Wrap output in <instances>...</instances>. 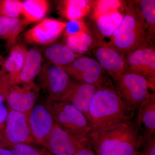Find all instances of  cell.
Instances as JSON below:
<instances>
[{
    "label": "cell",
    "mask_w": 155,
    "mask_h": 155,
    "mask_svg": "<svg viewBox=\"0 0 155 155\" xmlns=\"http://www.w3.org/2000/svg\"><path fill=\"white\" fill-rule=\"evenodd\" d=\"M136 122L142 128L146 138L155 135V96L153 93L137 109Z\"/></svg>",
    "instance_id": "cell-16"
},
{
    "label": "cell",
    "mask_w": 155,
    "mask_h": 155,
    "mask_svg": "<svg viewBox=\"0 0 155 155\" xmlns=\"http://www.w3.org/2000/svg\"><path fill=\"white\" fill-rule=\"evenodd\" d=\"M136 7L145 26L148 36L155 32V1L141 0L138 1Z\"/></svg>",
    "instance_id": "cell-24"
},
{
    "label": "cell",
    "mask_w": 155,
    "mask_h": 155,
    "mask_svg": "<svg viewBox=\"0 0 155 155\" xmlns=\"http://www.w3.org/2000/svg\"><path fill=\"white\" fill-rule=\"evenodd\" d=\"M5 59L2 56L0 55V72L3 71L4 69V64H5Z\"/></svg>",
    "instance_id": "cell-34"
},
{
    "label": "cell",
    "mask_w": 155,
    "mask_h": 155,
    "mask_svg": "<svg viewBox=\"0 0 155 155\" xmlns=\"http://www.w3.org/2000/svg\"><path fill=\"white\" fill-rule=\"evenodd\" d=\"M149 42L130 51L125 55V72L137 73L148 80L155 91V51Z\"/></svg>",
    "instance_id": "cell-7"
},
{
    "label": "cell",
    "mask_w": 155,
    "mask_h": 155,
    "mask_svg": "<svg viewBox=\"0 0 155 155\" xmlns=\"http://www.w3.org/2000/svg\"><path fill=\"white\" fill-rule=\"evenodd\" d=\"M28 51L24 46L16 45L12 48L9 57L5 60L4 69L15 81H18Z\"/></svg>",
    "instance_id": "cell-18"
},
{
    "label": "cell",
    "mask_w": 155,
    "mask_h": 155,
    "mask_svg": "<svg viewBox=\"0 0 155 155\" xmlns=\"http://www.w3.org/2000/svg\"><path fill=\"white\" fill-rule=\"evenodd\" d=\"M48 2L45 0H26L22 3L21 14L28 24L42 19L47 13Z\"/></svg>",
    "instance_id": "cell-22"
},
{
    "label": "cell",
    "mask_w": 155,
    "mask_h": 155,
    "mask_svg": "<svg viewBox=\"0 0 155 155\" xmlns=\"http://www.w3.org/2000/svg\"><path fill=\"white\" fill-rule=\"evenodd\" d=\"M26 114L35 143L43 146L56 123L51 111L44 104H38Z\"/></svg>",
    "instance_id": "cell-10"
},
{
    "label": "cell",
    "mask_w": 155,
    "mask_h": 155,
    "mask_svg": "<svg viewBox=\"0 0 155 155\" xmlns=\"http://www.w3.org/2000/svg\"><path fill=\"white\" fill-rule=\"evenodd\" d=\"M28 24L23 19L0 16V39L6 41L8 46H12Z\"/></svg>",
    "instance_id": "cell-21"
},
{
    "label": "cell",
    "mask_w": 155,
    "mask_h": 155,
    "mask_svg": "<svg viewBox=\"0 0 155 155\" xmlns=\"http://www.w3.org/2000/svg\"><path fill=\"white\" fill-rule=\"evenodd\" d=\"M67 22L54 19H45L31 28L24 35L29 43L48 45L51 43L65 30Z\"/></svg>",
    "instance_id": "cell-14"
},
{
    "label": "cell",
    "mask_w": 155,
    "mask_h": 155,
    "mask_svg": "<svg viewBox=\"0 0 155 155\" xmlns=\"http://www.w3.org/2000/svg\"><path fill=\"white\" fill-rule=\"evenodd\" d=\"M98 87L93 84L77 81L67 101L82 113L88 120L90 105Z\"/></svg>",
    "instance_id": "cell-15"
},
{
    "label": "cell",
    "mask_w": 155,
    "mask_h": 155,
    "mask_svg": "<svg viewBox=\"0 0 155 155\" xmlns=\"http://www.w3.org/2000/svg\"><path fill=\"white\" fill-rule=\"evenodd\" d=\"M64 30L66 38L87 32L86 26L81 20H69Z\"/></svg>",
    "instance_id": "cell-29"
},
{
    "label": "cell",
    "mask_w": 155,
    "mask_h": 155,
    "mask_svg": "<svg viewBox=\"0 0 155 155\" xmlns=\"http://www.w3.org/2000/svg\"><path fill=\"white\" fill-rule=\"evenodd\" d=\"M116 90L133 110H137L153 93L148 80L144 76L125 72L114 80Z\"/></svg>",
    "instance_id": "cell-6"
},
{
    "label": "cell",
    "mask_w": 155,
    "mask_h": 155,
    "mask_svg": "<svg viewBox=\"0 0 155 155\" xmlns=\"http://www.w3.org/2000/svg\"><path fill=\"white\" fill-rule=\"evenodd\" d=\"M39 89L38 85L33 81L12 83L6 98L10 110L27 114L34 107Z\"/></svg>",
    "instance_id": "cell-11"
},
{
    "label": "cell",
    "mask_w": 155,
    "mask_h": 155,
    "mask_svg": "<svg viewBox=\"0 0 155 155\" xmlns=\"http://www.w3.org/2000/svg\"><path fill=\"white\" fill-rule=\"evenodd\" d=\"M123 17L124 14L119 10L103 14L95 19L99 33L104 38L110 40L109 45L119 28Z\"/></svg>",
    "instance_id": "cell-17"
},
{
    "label": "cell",
    "mask_w": 155,
    "mask_h": 155,
    "mask_svg": "<svg viewBox=\"0 0 155 155\" xmlns=\"http://www.w3.org/2000/svg\"><path fill=\"white\" fill-rule=\"evenodd\" d=\"M92 50L103 70L107 72L113 80L126 71L125 55L113 47L100 44L96 45Z\"/></svg>",
    "instance_id": "cell-13"
},
{
    "label": "cell",
    "mask_w": 155,
    "mask_h": 155,
    "mask_svg": "<svg viewBox=\"0 0 155 155\" xmlns=\"http://www.w3.org/2000/svg\"><path fill=\"white\" fill-rule=\"evenodd\" d=\"M22 3L19 0L0 1V16L18 18L22 13Z\"/></svg>",
    "instance_id": "cell-26"
},
{
    "label": "cell",
    "mask_w": 155,
    "mask_h": 155,
    "mask_svg": "<svg viewBox=\"0 0 155 155\" xmlns=\"http://www.w3.org/2000/svg\"><path fill=\"white\" fill-rule=\"evenodd\" d=\"M66 45L74 53L82 56L95 45L94 40L87 32L66 38Z\"/></svg>",
    "instance_id": "cell-25"
},
{
    "label": "cell",
    "mask_w": 155,
    "mask_h": 155,
    "mask_svg": "<svg viewBox=\"0 0 155 155\" xmlns=\"http://www.w3.org/2000/svg\"><path fill=\"white\" fill-rule=\"evenodd\" d=\"M145 26L135 5L128 4L121 24L109 45L126 55L130 51L149 42Z\"/></svg>",
    "instance_id": "cell-3"
},
{
    "label": "cell",
    "mask_w": 155,
    "mask_h": 155,
    "mask_svg": "<svg viewBox=\"0 0 155 155\" xmlns=\"http://www.w3.org/2000/svg\"><path fill=\"white\" fill-rule=\"evenodd\" d=\"M134 112L115 89L104 84L99 86L89 109L92 138L100 134L132 122Z\"/></svg>",
    "instance_id": "cell-1"
},
{
    "label": "cell",
    "mask_w": 155,
    "mask_h": 155,
    "mask_svg": "<svg viewBox=\"0 0 155 155\" xmlns=\"http://www.w3.org/2000/svg\"><path fill=\"white\" fill-rule=\"evenodd\" d=\"M0 155H14L12 151L5 148L0 147Z\"/></svg>",
    "instance_id": "cell-33"
},
{
    "label": "cell",
    "mask_w": 155,
    "mask_h": 155,
    "mask_svg": "<svg viewBox=\"0 0 155 155\" xmlns=\"http://www.w3.org/2000/svg\"><path fill=\"white\" fill-rule=\"evenodd\" d=\"M61 12L69 20H81L86 15L91 8V2L87 0L63 1Z\"/></svg>",
    "instance_id": "cell-23"
},
{
    "label": "cell",
    "mask_w": 155,
    "mask_h": 155,
    "mask_svg": "<svg viewBox=\"0 0 155 155\" xmlns=\"http://www.w3.org/2000/svg\"><path fill=\"white\" fill-rule=\"evenodd\" d=\"M73 155H97L94 150L92 147L91 145H88L84 147L83 148L75 153Z\"/></svg>",
    "instance_id": "cell-31"
},
{
    "label": "cell",
    "mask_w": 155,
    "mask_h": 155,
    "mask_svg": "<svg viewBox=\"0 0 155 155\" xmlns=\"http://www.w3.org/2000/svg\"><path fill=\"white\" fill-rule=\"evenodd\" d=\"M48 155H49V154Z\"/></svg>",
    "instance_id": "cell-35"
},
{
    "label": "cell",
    "mask_w": 155,
    "mask_h": 155,
    "mask_svg": "<svg viewBox=\"0 0 155 155\" xmlns=\"http://www.w3.org/2000/svg\"><path fill=\"white\" fill-rule=\"evenodd\" d=\"M146 137L136 121L96 136L92 147L97 155H138Z\"/></svg>",
    "instance_id": "cell-2"
},
{
    "label": "cell",
    "mask_w": 155,
    "mask_h": 155,
    "mask_svg": "<svg viewBox=\"0 0 155 155\" xmlns=\"http://www.w3.org/2000/svg\"><path fill=\"white\" fill-rule=\"evenodd\" d=\"M91 143L76 138L56 123L43 147L53 155H73Z\"/></svg>",
    "instance_id": "cell-9"
},
{
    "label": "cell",
    "mask_w": 155,
    "mask_h": 155,
    "mask_svg": "<svg viewBox=\"0 0 155 155\" xmlns=\"http://www.w3.org/2000/svg\"><path fill=\"white\" fill-rule=\"evenodd\" d=\"M76 81L99 87L104 84V70L97 61L81 56L71 64L61 67Z\"/></svg>",
    "instance_id": "cell-8"
},
{
    "label": "cell",
    "mask_w": 155,
    "mask_h": 155,
    "mask_svg": "<svg viewBox=\"0 0 155 155\" xmlns=\"http://www.w3.org/2000/svg\"><path fill=\"white\" fill-rule=\"evenodd\" d=\"M9 148L14 155H48V152L37 149L29 144L17 143L11 145Z\"/></svg>",
    "instance_id": "cell-28"
},
{
    "label": "cell",
    "mask_w": 155,
    "mask_h": 155,
    "mask_svg": "<svg viewBox=\"0 0 155 155\" xmlns=\"http://www.w3.org/2000/svg\"><path fill=\"white\" fill-rule=\"evenodd\" d=\"M140 148L138 155H155V135L146 138Z\"/></svg>",
    "instance_id": "cell-30"
},
{
    "label": "cell",
    "mask_w": 155,
    "mask_h": 155,
    "mask_svg": "<svg viewBox=\"0 0 155 155\" xmlns=\"http://www.w3.org/2000/svg\"><path fill=\"white\" fill-rule=\"evenodd\" d=\"M4 133L9 147L17 143L29 144L35 143L29 130L27 115L22 112L10 109L8 110Z\"/></svg>",
    "instance_id": "cell-12"
},
{
    "label": "cell",
    "mask_w": 155,
    "mask_h": 155,
    "mask_svg": "<svg viewBox=\"0 0 155 155\" xmlns=\"http://www.w3.org/2000/svg\"><path fill=\"white\" fill-rule=\"evenodd\" d=\"M38 75L49 99L56 101H67L77 82L62 67L51 63L42 66Z\"/></svg>",
    "instance_id": "cell-5"
},
{
    "label": "cell",
    "mask_w": 155,
    "mask_h": 155,
    "mask_svg": "<svg viewBox=\"0 0 155 155\" xmlns=\"http://www.w3.org/2000/svg\"><path fill=\"white\" fill-rule=\"evenodd\" d=\"M122 6V2L115 0H102L98 1L94 5V19L101 15L111 11L119 10Z\"/></svg>",
    "instance_id": "cell-27"
},
{
    "label": "cell",
    "mask_w": 155,
    "mask_h": 155,
    "mask_svg": "<svg viewBox=\"0 0 155 155\" xmlns=\"http://www.w3.org/2000/svg\"><path fill=\"white\" fill-rule=\"evenodd\" d=\"M41 54L38 50L33 48L28 51L18 82L28 83L33 81L41 69Z\"/></svg>",
    "instance_id": "cell-20"
},
{
    "label": "cell",
    "mask_w": 155,
    "mask_h": 155,
    "mask_svg": "<svg viewBox=\"0 0 155 155\" xmlns=\"http://www.w3.org/2000/svg\"><path fill=\"white\" fill-rule=\"evenodd\" d=\"M44 104L51 111L55 122L61 128L76 138L91 143L93 130L90 122L72 104L48 98Z\"/></svg>",
    "instance_id": "cell-4"
},
{
    "label": "cell",
    "mask_w": 155,
    "mask_h": 155,
    "mask_svg": "<svg viewBox=\"0 0 155 155\" xmlns=\"http://www.w3.org/2000/svg\"><path fill=\"white\" fill-rule=\"evenodd\" d=\"M44 55L50 63L60 67L71 64L81 57L74 53L66 45L54 44L44 51Z\"/></svg>",
    "instance_id": "cell-19"
},
{
    "label": "cell",
    "mask_w": 155,
    "mask_h": 155,
    "mask_svg": "<svg viewBox=\"0 0 155 155\" xmlns=\"http://www.w3.org/2000/svg\"><path fill=\"white\" fill-rule=\"evenodd\" d=\"M9 144L5 136L0 132V147H9Z\"/></svg>",
    "instance_id": "cell-32"
}]
</instances>
